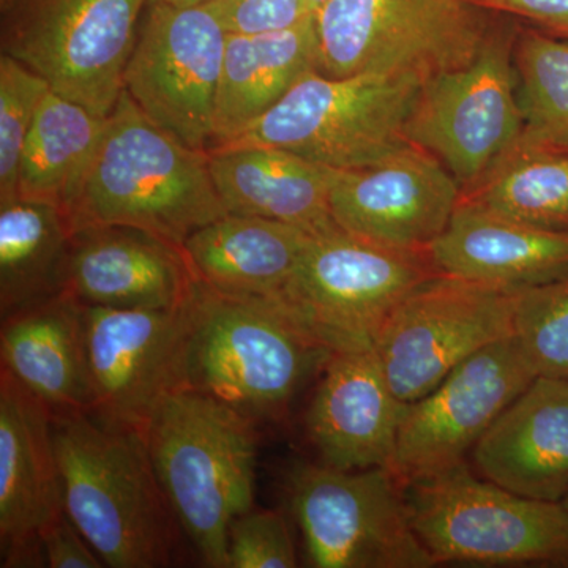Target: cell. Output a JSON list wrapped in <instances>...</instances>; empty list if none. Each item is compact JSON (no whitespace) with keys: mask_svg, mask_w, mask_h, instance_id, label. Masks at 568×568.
<instances>
[{"mask_svg":"<svg viewBox=\"0 0 568 568\" xmlns=\"http://www.w3.org/2000/svg\"><path fill=\"white\" fill-rule=\"evenodd\" d=\"M478 476L530 499L568 495V381L537 376L470 452Z\"/></svg>","mask_w":568,"mask_h":568,"instance_id":"obj_20","label":"cell"},{"mask_svg":"<svg viewBox=\"0 0 568 568\" xmlns=\"http://www.w3.org/2000/svg\"><path fill=\"white\" fill-rule=\"evenodd\" d=\"M10 0H0V9H3V7L9 6Z\"/></svg>","mask_w":568,"mask_h":568,"instance_id":"obj_38","label":"cell"},{"mask_svg":"<svg viewBox=\"0 0 568 568\" xmlns=\"http://www.w3.org/2000/svg\"><path fill=\"white\" fill-rule=\"evenodd\" d=\"M211 2L213 0H149V3H171V6L179 7L204 6V3Z\"/></svg>","mask_w":568,"mask_h":568,"instance_id":"obj_36","label":"cell"},{"mask_svg":"<svg viewBox=\"0 0 568 568\" xmlns=\"http://www.w3.org/2000/svg\"><path fill=\"white\" fill-rule=\"evenodd\" d=\"M226 43V29L211 3H148L123 89L152 122L207 152Z\"/></svg>","mask_w":568,"mask_h":568,"instance_id":"obj_13","label":"cell"},{"mask_svg":"<svg viewBox=\"0 0 568 568\" xmlns=\"http://www.w3.org/2000/svg\"><path fill=\"white\" fill-rule=\"evenodd\" d=\"M422 82L409 73L332 78L313 70L260 121L219 148L271 145L331 170H361L410 144L406 125Z\"/></svg>","mask_w":568,"mask_h":568,"instance_id":"obj_5","label":"cell"},{"mask_svg":"<svg viewBox=\"0 0 568 568\" xmlns=\"http://www.w3.org/2000/svg\"><path fill=\"white\" fill-rule=\"evenodd\" d=\"M317 63L315 14L286 31L227 33L211 149L241 136Z\"/></svg>","mask_w":568,"mask_h":568,"instance_id":"obj_25","label":"cell"},{"mask_svg":"<svg viewBox=\"0 0 568 568\" xmlns=\"http://www.w3.org/2000/svg\"><path fill=\"white\" fill-rule=\"evenodd\" d=\"M286 491L310 567L436 566L414 529L405 485L387 467L301 463L287 474Z\"/></svg>","mask_w":568,"mask_h":568,"instance_id":"obj_10","label":"cell"},{"mask_svg":"<svg viewBox=\"0 0 568 568\" xmlns=\"http://www.w3.org/2000/svg\"><path fill=\"white\" fill-rule=\"evenodd\" d=\"M436 274L428 252L392 248L336 227L312 235L275 301L332 353L372 349L395 306Z\"/></svg>","mask_w":568,"mask_h":568,"instance_id":"obj_8","label":"cell"},{"mask_svg":"<svg viewBox=\"0 0 568 568\" xmlns=\"http://www.w3.org/2000/svg\"><path fill=\"white\" fill-rule=\"evenodd\" d=\"M536 377L514 335L470 355L435 390L407 407L388 469L406 487L463 465Z\"/></svg>","mask_w":568,"mask_h":568,"instance_id":"obj_14","label":"cell"},{"mask_svg":"<svg viewBox=\"0 0 568 568\" xmlns=\"http://www.w3.org/2000/svg\"><path fill=\"white\" fill-rule=\"evenodd\" d=\"M514 61L523 114L514 152H568V40L526 29L518 32Z\"/></svg>","mask_w":568,"mask_h":568,"instance_id":"obj_29","label":"cell"},{"mask_svg":"<svg viewBox=\"0 0 568 568\" xmlns=\"http://www.w3.org/2000/svg\"><path fill=\"white\" fill-rule=\"evenodd\" d=\"M74 227L69 213L43 201H0V315L65 291Z\"/></svg>","mask_w":568,"mask_h":568,"instance_id":"obj_26","label":"cell"},{"mask_svg":"<svg viewBox=\"0 0 568 568\" xmlns=\"http://www.w3.org/2000/svg\"><path fill=\"white\" fill-rule=\"evenodd\" d=\"M227 33L254 36L286 31L315 14L308 0H213Z\"/></svg>","mask_w":568,"mask_h":568,"instance_id":"obj_33","label":"cell"},{"mask_svg":"<svg viewBox=\"0 0 568 568\" xmlns=\"http://www.w3.org/2000/svg\"><path fill=\"white\" fill-rule=\"evenodd\" d=\"M481 9L528 21L538 31L568 40V0H470Z\"/></svg>","mask_w":568,"mask_h":568,"instance_id":"obj_35","label":"cell"},{"mask_svg":"<svg viewBox=\"0 0 568 568\" xmlns=\"http://www.w3.org/2000/svg\"><path fill=\"white\" fill-rule=\"evenodd\" d=\"M462 200L515 222L568 231V152H514Z\"/></svg>","mask_w":568,"mask_h":568,"instance_id":"obj_28","label":"cell"},{"mask_svg":"<svg viewBox=\"0 0 568 568\" xmlns=\"http://www.w3.org/2000/svg\"><path fill=\"white\" fill-rule=\"evenodd\" d=\"M44 566L50 568H102L103 560L63 510L40 532Z\"/></svg>","mask_w":568,"mask_h":568,"instance_id":"obj_34","label":"cell"},{"mask_svg":"<svg viewBox=\"0 0 568 568\" xmlns=\"http://www.w3.org/2000/svg\"><path fill=\"white\" fill-rule=\"evenodd\" d=\"M149 0H10L0 48L40 74L51 91L108 118Z\"/></svg>","mask_w":568,"mask_h":568,"instance_id":"obj_9","label":"cell"},{"mask_svg":"<svg viewBox=\"0 0 568 568\" xmlns=\"http://www.w3.org/2000/svg\"><path fill=\"white\" fill-rule=\"evenodd\" d=\"M0 368L52 409L92 413L84 304L62 291L2 317Z\"/></svg>","mask_w":568,"mask_h":568,"instance_id":"obj_23","label":"cell"},{"mask_svg":"<svg viewBox=\"0 0 568 568\" xmlns=\"http://www.w3.org/2000/svg\"><path fill=\"white\" fill-rule=\"evenodd\" d=\"M190 297L168 310L84 305L93 414L144 432L163 396L179 386Z\"/></svg>","mask_w":568,"mask_h":568,"instance_id":"obj_15","label":"cell"},{"mask_svg":"<svg viewBox=\"0 0 568 568\" xmlns=\"http://www.w3.org/2000/svg\"><path fill=\"white\" fill-rule=\"evenodd\" d=\"M254 425L190 388L168 392L145 425L156 477L205 567L230 568L227 530L254 506Z\"/></svg>","mask_w":568,"mask_h":568,"instance_id":"obj_4","label":"cell"},{"mask_svg":"<svg viewBox=\"0 0 568 568\" xmlns=\"http://www.w3.org/2000/svg\"><path fill=\"white\" fill-rule=\"evenodd\" d=\"M437 272L525 291L568 275V231L544 230L459 200L428 250Z\"/></svg>","mask_w":568,"mask_h":568,"instance_id":"obj_21","label":"cell"},{"mask_svg":"<svg viewBox=\"0 0 568 568\" xmlns=\"http://www.w3.org/2000/svg\"><path fill=\"white\" fill-rule=\"evenodd\" d=\"M324 2H325V0H308L310 7H312V9H313V11H315V13H316V10L320 9V7L323 6Z\"/></svg>","mask_w":568,"mask_h":568,"instance_id":"obj_37","label":"cell"},{"mask_svg":"<svg viewBox=\"0 0 568 568\" xmlns=\"http://www.w3.org/2000/svg\"><path fill=\"white\" fill-rule=\"evenodd\" d=\"M230 568H294L298 566L293 536L278 511L248 510L227 530Z\"/></svg>","mask_w":568,"mask_h":568,"instance_id":"obj_32","label":"cell"},{"mask_svg":"<svg viewBox=\"0 0 568 568\" xmlns=\"http://www.w3.org/2000/svg\"><path fill=\"white\" fill-rule=\"evenodd\" d=\"M518 294L440 272L418 284L373 346L395 395L413 405L470 355L514 335Z\"/></svg>","mask_w":568,"mask_h":568,"instance_id":"obj_12","label":"cell"},{"mask_svg":"<svg viewBox=\"0 0 568 568\" xmlns=\"http://www.w3.org/2000/svg\"><path fill=\"white\" fill-rule=\"evenodd\" d=\"M205 151L190 148L152 122L123 89L77 200L74 230L123 224L174 245L226 215Z\"/></svg>","mask_w":568,"mask_h":568,"instance_id":"obj_3","label":"cell"},{"mask_svg":"<svg viewBox=\"0 0 568 568\" xmlns=\"http://www.w3.org/2000/svg\"><path fill=\"white\" fill-rule=\"evenodd\" d=\"M207 156L227 213L293 224L310 234L338 227L331 212L338 171L271 145H224Z\"/></svg>","mask_w":568,"mask_h":568,"instance_id":"obj_22","label":"cell"},{"mask_svg":"<svg viewBox=\"0 0 568 568\" xmlns=\"http://www.w3.org/2000/svg\"><path fill=\"white\" fill-rule=\"evenodd\" d=\"M63 506L110 568L173 566L182 532L144 432L89 410L54 409Z\"/></svg>","mask_w":568,"mask_h":568,"instance_id":"obj_1","label":"cell"},{"mask_svg":"<svg viewBox=\"0 0 568 568\" xmlns=\"http://www.w3.org/2000/svg\"><path fill=\"white\" fill-rule=\"evenodd\" d=\"M193 286L182 246L160 235L123 224L74 230L65 291L84 305L178 308Z\"/></svg>","mask_w":568,"mask_h":568,"instance_id":"obj_19","label":"cell"},{"mask_svg":"<svg viewBox=\"0 0 568 568\" xmlns=\"http://www.w3.org/2000/svg\"><path fill=\"white\" fill-rule=\"evenodd\" d=\"M108 118L50 91L22 148L18 196L69 209L106 132Z\"/></svg>","mask_w":568,"mask_h":568,"instance_id":"obj_27","label":"cell"},{"mask_svg":"<svg viewBox=\"0 0 568 568\" xmlns=\"http://www.w3.org/2000/svg\"><path fill=\"white\" fill-rule=\"evenodd\" d=\"M410 519L433 560L568 566V510L476 476L467 463L406 485Z\"/></svg>","mask_w":568,"mask_h":568,"instance_id":"obj_7","label":"cell"},{"mask_svg":"<svg viewBox=\"0 0 568 568\" xmlns=\"http://www.w3.org/2000/svg\"><path fill=\"white\" fill-rule=\"evenodd\" d=\"M514 336L536 376L568 381V275L519 291Z\"/></svg>","mask_w":568,"mask_h":568,"instance_id":"obj_30","label":"cell"},{"mask_svg":"<svg viewBox=\"0 0 568 568\" xmlns=\"http://www.w3.org/2000/svg\"><path fill=\"white\" fill-rule=\"evenodd\" d=\"M331 355L275 298L216 293L194 278L178 388L211 395L254 424L280 420Z\"/></svg>","mask_w":568,"mask_h":568,"instance_id":"obj_2","label":"cell"},{"mask_svg":"<svg viewBox=\"0 0 568 568\" xmlns=\"http://www.w3.org/2000/svg\"><path fill=\"white\" fill-rule=\"evenodd\" d=\"M493 14L470 0H325L315 13L317 71L425 81L473 62L495 28Z\"/></svg>","mask_w":568,"mask_h":568,"instance_id":"obj_6","label":"cell"},{"mask_svg":"<svg viewBox=\"0 0 568 568\" xmlns=\"http://www.w3.org/2000/svg\"><path fill=\"white\" fill-rule=\"evenodd\" d=\"M321 373L305 417L321 465L388 469L409 405L392 390L376 351L332 353Z\"/></svg>","mask_w":568,"mask_h":568,"instance_id":"obj_18","label":"cell"},{"mask_svg":"<svg viewBox=\"0 0 568 568\" xmlns=\"http://www.w3.org/2000/svg\"><path fill=\"white\" fill-rule=\"evenodd\" d=\"M564 506L567 507L568 510V495L566 496V499L562 500Z\"/></svg>","mask_w":568,"mask_h":568,"instance_id":"obj_39","label":"cell"},{"mask_svg":"<svg viewBox=\"0 0 568 568\" xmlns=\"http://www.w3.org/2000/svg\"><path fill=\"white\" fill-rule=\"evenodd\" d=\"M54 409L0 368L2 567H43L40 532L65 510Z\"/></svg>","mask_w":568,"mask_h":568,"instance_id":"obj_17","label":"cell"},{"mask_svg":"<svg viewBox=\"0 0 568 568\" xmlns=\"http://www.w3.org/2000/svg\"><path fill=\"white\" fill-rule=\"evenodd\" d=\"M457 179L432 153L407 144L361 170L338 171L331 192L336 226L392 248L428 252L462 200Z\"/></svg>","mask_w":568,"mask_h":568,"instance_id":"obj_16","label":"cell"},{"mask_svg":"<svg viewBox=\"0 0 568 568\" xmlns=\"http://www.w3.org/2000/svg\"><path fill=\"white\" fill-rule=\"evenodd\" d=\"M517 37L514 26L497 21L473 62L422 82L407 121V141L435 155L463 192L511 155L521 138Z\"/></svg>","mask_w":568,"mask_h":568,"instance_id":"obj_11","label":"cell"},{"mask_svg":"<svg viewBox=\"0 0 568 568\" xmlns=\"http://www.w3.org/2000/svg\"><path fill=\"white\" fill-rule=\"evenodd\" d=\"M312 235L293 224L226 213L194 231L182 252L194 278L216 293L275 298Z\"/></svg>","mask_w":568,"mask_h":568,"instance_id":"obj_24","label":"cell"},{"mask_svg":"<svg viewBox=\"0 0 568 568\" xmlns=\"http://www.w3.org/2000/svg\"><path fill=\"white\" fill-rule=\"evenodd\" d=\"M50 84L9 54L0 55V201L18 196L22 148Z\"/></svg>","mask_w":568,"mask_h":568,"instance_id":"obj_31","label":"cell"}]
</instances>
